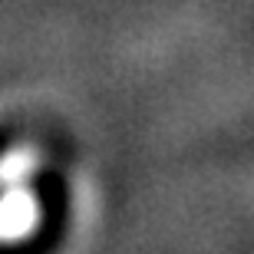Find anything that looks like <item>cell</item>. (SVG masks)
I'll return each mask as SVG.
<instances>
[{"instance_id": "2", "label": "cell", "mask_w": 254, "mask_h": 254, "mask_svg": "<svg viewBox=\"0 0 254 254\" xmlns=\"http://www.w3.org/2000/svg\"><path fill=\"white\" fill-rule=\"evenodd\" d=\"M40 169V152L33 145H13L0 155V189L27 185L30 175Z\"/></svg>"}, {"instance_id": "1", "label": "cell", "mask_w": 254, "mask_h": 254, "mask_svg": "<svg viewBox=\"0 0 254 254\" xmlns=\"http://www.w3.org/2000/svg\"><path fill=\"white\" fill-rule=\"evenodd\" d=\"M43 208L27 185L0 189V245H17L40 231Z\"/></svg>"}]
</instances>
